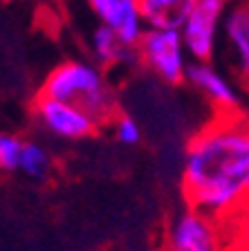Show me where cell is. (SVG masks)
I'll return each mask as SVG.
<instances>
[{
  "label": "cell",
  "mask_w": 249,
  "mask_h": 251,
  "mask_svg": "<svg viewBox=\"0 0 249 251\" xmlns=\"http://www.w3.org/2000/svg\"><path fill=\"white\" fill-rule=\"evenodd\" d=\"M191 209L224 218L249 202V121L220 115L193 135L182 166Z\"/></svg>",
  "instance_id": "1"
},
{
  "label": "cell",
  "mask_w": 249,
  "mask_h": 251,
  "mask_svg": "<svg viewBox=\"0 0 249 251\" xmlns=\"http://www.w3.org/2000/svg\"><path fill=\"white\" fill-rule=\"evenodd\" d=\"M38 97L68 101L81 105L97 126L117 119V99L108 88L104 74L94 65L81 61H65L45 76Z\"/></svg>",
  "instance_id": "2"
},
{
  "label": "cell",
  "mask_w": 249,
  "mask_h": 251,
  "mask_svg": "<svg viewBox=\"0 0 249 251\" xmlns=\"http://www.w3.org/2000/svg\"><path fill=\"white\" fill-rule=\"evenodd\" d=\"M137 54L146 68L166 83L187 81V70L191 63L187 58L189 52L180 29H153V27H148L144 38L137 45Z\"/></svg>",
  "instance_id": "3"
},
{
  "label": "cell",
  "mask_w": 249,
  "mask_h": 251,
  "mask_svg": "<svg viewBox=\"0 0 249 251\" xmlns=\"http://www.w3.org/2000/svg\"><path fill=\"white\" fill-rule=\"evenodd\" d=\"M227 0H200L187 23L182 25V38L193 61H209L216 50L220 29H224Z\"/></svg>",
  "instance_id": "4"
},
{
  "label": "cell",
  "mask_w": 249,
  "mask_h": 251,
  "mask_svg": "<svg viewBox=\"0 0 249 251\" xmlns=\"http://www.w3.org/2000/svg\"><path fill=\"white\" fill-rule=\"evenodd\" d=\"M34 112L43 128L61 139H83L92 135V130L97 128V121L81 105L68 101L38 97Z\"/></svg>",
  "instance_id": "5"
},
{
  "label": "cell",
  "mask_w": 249,
  "mask_h": 251,
  "mask_svg": "<svg viewBox=\"0 0 249 251\" xmlns=\"http://www.w3.org/2000/svg\"><path fill=\"white\" fill-rule=\"evenodd\" d=\"M88 5L97 14L101 25L114 29L126 45L137 50L148 29V25L141 18L137 0H88Z\"/></svg>",
  "instance_id": "6"
},
{
  "label": "cell",
  "mask_w": 249,
  "mask_h": 251,
  "mask_svg": "<svg viewBox=\"0 0 249 251\" xmlns=\"http://www.w3.org/2000/svg\"><path fill=\"white\" fill-rule=\"evenodd\" d=\"M171 251H218V231L213 218L195 209L184 211L168 229Z\"/></svg>",
  "instance_id": "7"
},
{
  "label": "cell",
  "mask_w": 249,
  "mask_h": 251,
  "mask_svg": "<svg viewBox=\"0 0 249 251\" xmlns=\"http://www.w3.org/2000/svg\"><path fill=\"white\" fill-rule=\"evenodd\" d=\"M187 81L202 97H207L222 115H231L238 108V103H240L238 90L218 70L211 68L207 61H193L187 70Z\"/></svg>",
  "instance_id": "8"
},
{
  "label": "cell",
  "mask_w": 249,
  "mask_h": 251,
  "mask_svg": "<svg viewBox=\"0 0 249 251\" xmlns=\"http://www.w3.org/2000/svg\"><path fill=\"white\" fill-rule=\"evenodd\" d=\"M222 31L231 52L236 76L245 88H249V0L229 9Z\"/></svg>",
  "instance_id": "9"
},
{
  "label": "cell",
  "mask_w": 249,
  "mask_h": 251,
  "mask_svg": "<svg viewBox=\"0 0 249 251\" xmlns=\"http://www.w3.org/2000/svg\"><path fill=\"white\" fill-rule=\"evenodd\" d=\"M141 18L153 29H182L200 0H137Z\"/></svg>",
  "instance_id": "10"
},
{
  "label": "cell",
  "mask_w": 249,
  "mask_h": 251,
  "mask_svg": "<svg viewBox=\"0 0 249 251\" xmlns=\"http://www.w3.org/2000/svg\"><path fill=\"white\" fill-rule=\"evenodd\" d=\"M90 47H92V54L99 63H106V65H112V63H128L133 58H137L135 47H128L124 41L119 38V34L114 29L106 25H99L94 29L92 38H90Z\"/></svg>",
  "instance_id": "11"
},
{
  "label": "cell",
  "mask_w": 249,
  "mask_h": 251,
  "mask_svg": "<svg viewBox=\"0 0 249 251\" xmlns=\"http://www.w3.org/2000/svg\"><path fill=\"white\" fill-rule=\"evenodd\" d=\"M50 168H52V159H50L45 148L34 144V141H25L18 171L25 173L31 179H43L50 173Z\"/></svg>",
  "instance_id": "12"
},
{
  "label": "cell",
  "mask_w": 249,
  "mask_h": 251,
  "mask_svg": "<svg viewBox=\"0 0 249 251\" xmlns=\"http://www.w3.org/2000/svg\"><path fill=\"white\" fill-rule=\"evenodd\" d=\"M23 146L25 141L16 135H0V168L5 173H14L18 171V164H21V155H23Z\"/></svg>",
  "instance_id": "13"
},
{
  "label": "cell",
  "mask_w": 249,
  "mask_h": 251,
  "mask_svg": "<svg viewBox=\"0 0 249 251\" xmlns=\"http://www.w3.org/2000/svg\"><path fill=\"white\" fill-rule=\"evenodd\" d=\"M112 130H114L117 141H119V144H126V146H135V144H139V139H141V128L133 117L117 115V119L112 121Z\"/></svg>",
  "instance_id": "14"
}]
</instances>
